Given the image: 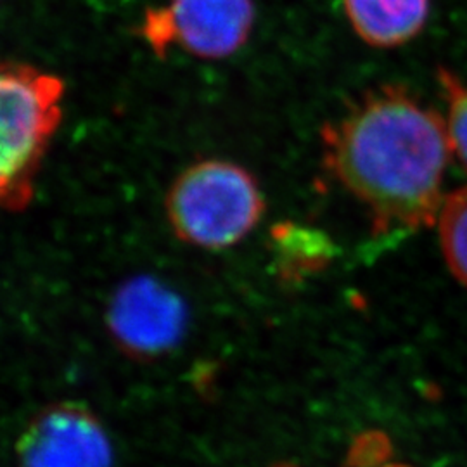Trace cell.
I'll return each instance as SVG.
<instances>
[{
    "label": "cell",
    "instance_id": "obj_7",
    "mask_svg": "<svg viewBox=\"0 0 467 467\" xmlns=\"http://www.w3.org/2000/svg\"><path fill=\"white\" fill-rule=\"evenodd\" d=\"M343 7L353 32L379 49L410 42L430 16V0H343Z\"/></svg>",
    "mask_w": 467,
    "mask_h": 467
},
{
    "label": "cell",
    "instance_id": "obj_8",
    "mask_svg": "<svg viewBox=\"0 0 467 467\" xmlns=\"http://www.w3.org/2000/svg\"><path fill=\"white\" fill-rule=\"evenodd\" d=\"M440 241L453 275L467 287V187L445 198L440 213Z\"/></svg>",
    "mask_w": 467,
    "mask_h": 467
},
{
    "label": "cell",
    "instance_id": "obj_9",
    "mask_svg": "<svg viewBox=\"0 0 467 467\" xmlns=\"http://www.w3.org/2000/svg\"><path fill=\"white\" fill-rule=\"evenodd\" d=\"M279 262L295 272H310L329 260L333 244L326 235L296 225H283L275 231Z\"/></svg>",
    "mask_w": 467,
    "mask_h": 467
},
{
    "label": "cell",
    "instance_id": "obj_4",
    "mask_svg": "<svg viewBox=\"0 0 467 467\" xmlns=\"http://www.w3.org/2000/svg\"><path fill=\"white\" fill-rule=\"evenodd\" d=\"M254 0H168L142 21V38L156 56L184 50L198 59H227L250 40Z\"/></svg>",
    "mask_w": 467,
    "mask_h": 467
},
{
    "label": "cell",
    "instance_id": "obj_6",
    "mask_svg": "<svg viewBox=\"0 0 467 467\" xmlns=\"http://www.w3.org/2000/svg\"><path fill=\"white\" fill-rule=\"evenodd\" d=\"M17 462L19 467H113V447L87 407L54 403L19 436Z\"/></svg>",
    "mask_w": 467,
    "mask_h": 467
},
{
    "label": "cell",
    "instance_id": "obj_10",
    "mask_svg": "<svg viewBox=\"0 0 467 467\" xmlns=\"http://www.w3.org/2000/svg\"><path fill=\"white\" fill-rule=\"evenodd\" d=\"M438 84L447 104V129L451 150L467 168V85L451 69H438Z\"/></svg>",
    "mask_w": 467,
    "mask_h": 467
},
{
    "label": "cell",
    "instance_id": "obj_1",
    "mask_svg": "<svg viewBox=\"0 0 467 467\" xmlns=\"http://www.w3.org/2000/svg\"><path fill=\"white\" fill-rule=\"evenodd\" d=\"M326 165L379 229L434 222L453 152L447 121L399 85L372 88L322 129Z\"/></svg>",
    "mask_w": 467,
    "mask_h": 467
},
{
    "label": "cell",
    "instance_id": "obj_3",
    "mask_svg": "<svg viewBox=\"0 0 467 467\" xmlns=\"http://www.w3.org/2000/svg\"><path fill=\"white\" fill-rule=\"evenodd\" d=\"M165 208L181 241L223 250L253 231L264 213V198L248 170L225 160H204L173 181Z\"/></svg>",
    "mask_w": 467,
    "mask_h": 467
},
{
    "label": "cell",
    "instance_id": "obj_5",
    "mask_svg": "<svg viewBox=\"0 0 467 467\" xmlns=\"http://www.w3.org/2000/svg\"><path fill=\"white\" fill-rule=\"evenodd\" d=\"M106 326L118 348L135 358H156L182 341L187 306L167 284L139 275L121 284L111 296Z\"/></svg>",
    "mask_w": 467,
    "mask_h": 467
},
{
    "label": "cell",
    "instance_id": "obj_2",
    "mask_svg": "<svg viewBox=\"0 0 467 467\" xmlns=\"http://www.w3.org/2000/svg\"><path fill=\"white\" fill-rule=\"evenodd\" d=\"M65 84L38 67L0 61V212L25 208L63 117Z\"/></svg>",
    "mask_w": 467,
    "mask_h": 467
}]
</instances>
